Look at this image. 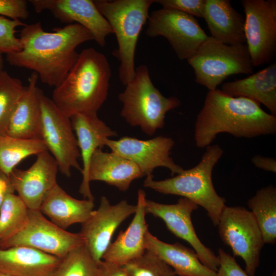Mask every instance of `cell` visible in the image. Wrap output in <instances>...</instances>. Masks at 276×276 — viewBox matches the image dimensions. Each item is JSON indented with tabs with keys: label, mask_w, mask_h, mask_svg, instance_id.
Returning a JSON list of instances; mask_svg holds the SVG:
<instances>
[{
	"label": "cell",
	"mask_w": 276,
	"mask_h": 276,
	"mask_svg": "<svg viewBox=\"0 0 276 276\" xmlns=\"http://www.w3.org/2000/svg\"><path fill=\"white\" fill-rule=\"evenodd\" d=\"M223 153L219 145H209L193 168L162 180H153V176L146 177L143 186L162 194L178 195L191 200L204 209L213 224L217 226L225 200L215 190L212 172Z\"/></svg>",
	"instance_id": "4"
},
{
	"label": "cell",
	"mask_w": 276,
	"mask_h": 276,
	"mask_svg": "<svg viewBox=\"0 0 276 276\" xmlns=\"http://www.w3.org/2000/svg\"><path fill=\"white\" fill-rule=\"evenodd\" d=\"M28 3L26 0H0V16L13 20L26 19L29 15Z\"/></svg>",
	"instance_id": "35"
},
{
	"label": "cell",
	"mask_w": 276,
	"mask_h": 276,
	"mask_svg": "<svg viewBox=\"0 0 276 276\" xmlns=\"http://www.w3.org/2000/svg\"><path fill=\"white\" fill-rule=\"evenodd\" d=\"M70 119L82 161V180L79 191L85 199L94 200L88 179L91 158L97 149L105 146L107 139L117 136V133L101 120L97 113L76 114Z\"/></svg>",
	"instance_id": "18"
},
{
	"label": "cell",
	"mask_w": 276,
	"mask_h": 276,
	"mask_svg": "<svg viewBox=\"0 0 276 276\" xmlns=\"http://www.w3.org/2000/svg\"><path fill=\"white\" fill-rule=\"evenodd\" d=\"M29 210L18 195L11 193L6 196L0 209V242L13 236L24 227Z\"/></svg>",
	"instance_id": "29"
},
{
	"label": "cell",
	"mask_w": 276,
	"mask_h": 276,
	"mask_svg": "<svg viewBox=\"0 0 276 276\" xmlns=\"http://www.w3.org/2000/svg\"><path fill=\"white\" fill-rule=\"evenodd\" d=\"M26 87L7 71L0 73V135L6 134L12 114Z\"/></svg>",
	"instance_id": "30"
},
{
	"label": "cell",
	"mask_w": 276,
	"mask_h": 276,
	"mask_svg": "<svg viewBox=\"0 0 276 276\" xmlns=\"http://www.w3.org/2000/svg\"><path fill=\"white\" fill-rule=\"evenodd\" d=\"M136 209V205L130 204L126 200L112 205L106 196L101 197L98 208L82 223L80 232L84 245L97 263L102 260L116 229L134 214Z\"/></svg>",
	"instance_id": "15"
},
{
	"label": "cell",
	"mask_w": 276,
	"mask_h": 276,
	"mask_svg": "<svg viewBox=\"0 0 276 276\" xmlns=\"http://www.w3.org/2000/svg\"><path fill=\"white\" fill-rule=\"evenodd\" d=\"M83 244L80 233L67 232L48 220L40 210H29L24 227L13 236L1 241L0 248L27 246L62 259Z\"/></svg>",
	"instance_id": "10"
},
{
	"label": "cell",
	"mask_w": 276,
	"mask_h": 276,
	"mask_svg": "<svg viewBox=\"0 0 276 276\" xmlns=\"http://www.w3.org/2000/svg\"><path fill=\"white\" fill-rule=\"evenodd\" d=\"M198 208L197 204L184 197L170 204L146 199L144 207L146 214L162 219L172 233L192 246L204 266L217 272L219 266L218 256L201 242L192 223L191 214Z\"/></svg>",
	"instance_id": "13"
},
{
	"label": "cell",
	"mask_w": 276,
	"mask_h": 276,
	"mask_svg": "<svg viewBox=\"0 0 276 276\" xmlns=\"http://www.w3.org/2000/svg\"><path fill=\"white\" fill-rule=\"evenodd\" d=\"M146 250L155 254L178 276H216V272L204 266L194 250L181 244L163 242L148 231L145 238Z\"/></svg>",
	"instance_id": "26"
},
{
	"label": "cell",
	"mask_w": 276,
	"mask_h": 276,
	"mask_svg": "<svg viewBox=\"0 0 276 276\" xmlns=\"http://www.w3.org/2000/svg\"><path fill=\"white\" fill-rule=\"evenodd\" d=\"M41 137L47 150L56 161L58 170L66 177L72 168L80 171V153L70 118L65 115L52 100L40 94Z\"/></svg>",
	"instance_id": "9"
},
{
	"label": "cell",
	"mask_w": 276,
	"mask_h": 276,
	"mask_svg": "<svg viewBox=\"0 0 276 276\" xmlns=\"http://www.w3.org/2000/svg\"><path fill=\"white\" fill-rule=\"evenodd\" d=\"M57 163L48 150L37 155L27 169L14 168L9 178L15 192L31 210H40L47 193L57 183Z\"/></svg>",
	"instance_id": "16"
},
{
	"label": "cell",
	"mask_w": 276,
	"mask_h": 276,
	"mask_svg": "<svg viewBox=\"0 0 276 276\" xmlns=\"http://www.w3.org/2000/svg\"><path fill=\"white\" fill-rule=\"evenodd\" d=\"M14 192L9 176L0 170V209L6 196Z\"/></svg>",
	"instance_id": "39"
},
{
	"label": "cell",
	"mask_w": 276,
	"mask_h": 276,
	"mask_svg": "<svg viewBox=\"0 0 276 276\" xmlns=\"http://www.w3.org/2000/svg\"><path fill=\"white\" fill-rule=\"evenodd\" d=\"M247 205L259 227L264 243L276 242V188L272 185L258 190Z\"/></svg>",
	"instance_id": "27"
},
{
	"label": "cell",
	"mask_w": 276,
	"mask_h": 276,
	"mask_svg": "<svg viewBox=\"0 0 276 276\" xmlns=\"http://www.w3.org/2000/svg\"><path fill=\"white\" fill-rule=\"evenodd\" d=\"M4 58L3 54L0 53V73L4 71Z\"/></svg>",
	"instance_id": "40"
},
{
	"label": "cell",
	"mask_w": 276,
	"mask_h": 276,
	"mask_svg": "<svg viewBox=\"0 0 276 276\" xmlns=\"http://www.w3.org/2000/svg\"><path fill=\"white\" fill-rule=\"evenodd\" d=\"M20 51L6 55L12 66L35 72L41 82L58 86L76 61L80 44L94 40L92 34L78 24L45 31L40 22L26 25L20 31Z\"/></svg>",
	"instance_id": "1"
},
{
	"label": "cell",
	"mask_w": 276,
	"mask_h": 276,
	"mask_svg": "<svg viewBox=\"0 0 276 276\" xmlns=\"http://www.w3.org/2000/svg\"><path fill=\"white\" fill-rule=\"evenodd\" d=\"M146 199L145 193L140 189L132 221L126 230L121 232L116 240L110 244L103 256V260L123 266L145 252V238L149 231L145 220Z\"/></svg>",
	"instance_id": "19"
},
{
	"label": "cell",
	"mask_w": 276,
	"mask_h": 276,
	"mask_svg": "<svg viewBox=\"0 0 276 276\" xmlns=\"http://www.w3.org/2000/svg\"><path fill=\"white\" fill-rule=\"evenodd\" d=\"M61 260L27 246L0 248V272L11 276H53Z\"/></svg>",
	"instance_id": "21"
},
{
	"label": "cell",
	"mask_w": 276,
	"mask_h": 276,
	"mask_svg": "<svg viewBox=\"0 0 276 276\" xmlns=\"http://www.w3.org/2000/svg\"><path fill=\"white\" fill-rule=\"evenodd\" d=\"M219 266L216 276H249L236 262L234 257L222 248L218 250Z\"/></svg>",
	"instance_id": "36"
},
{
	"label": "cell",
	"mask_w": 276,
	"mask_h": 276,
	"mask_svg": "<svg viewBox=\"0 0 276 276\" xmlns=\"http://www.w3.org/2000/svg\"><path fill=\"white\" fill-rule=\"evenodd\" d=\"M217 226L222 242L230 247L234 256L243 260L245 272L255 276L265 243L251 212L242 206L225 205Z\"/></svg>",
	"instance_id": "8"
},
{
	"label": "cell",
	"mask_w": 276,
	"mask_h": 276,
	"mask_svg": "<svg viewBox=\"0 0 276 276\" xmlns=\"http://www.w3.org/2000/svg\"><path fill=\"white\" fill-rule=\"evenodd\" d=\"M53 276H97V263L83 244L61 259Z\"/></svg>",
	"instance_id": "31"
},
{
	"label": "cell",
	"mask_w": 276,
	"mask_h": 276,
	"mask_svg": "<svg viewBox=\"0 0 276 276\" xmlns=\"http://www.w3.org/2000/svg\"><path fill=\"white\" fill-rule=\"evenodd\" d=\"M47 150L41 139H24L0 135V170L9 176L27 157Z\"/></svg>",
	"instance_id": "28"
},
{
	"label": "cell",
	"mask_w": 276,
	"mask_h": 276,
	"mask_svg": "<svg viewBox=\"0 0 276 276\" xmlns=\"http://www.w3.org/2000/svg\"><path fill=\"white\" fill-rule=\"evenodd\" d=\"M96 7L115 34L118 49L112 53L120 62L119 76L124 85L134 76L135 49L141 31L148 21L155 0H95Z\"/></svg>",
	"instance_id": "5"
},
{
	"label": "cell",
	"mask_w": 276,
	"mask_h": 276,
	"mask_svg": "<svg viewBox=\"0 0 276 276\" xmlns=\"http://www.w3.org/2000/svg\"><path fill=\"white\" fill-rule=\"evenodd\" d=\"M0 276H11V275L0 272Z\"/></svg>",
	"instance_id": "41"
},
{
	"label": "cell",
	"mask_w": 276,
	"mask_h": 276,
	"mask_svg": "<svg viewBox=\"0 0 276 276\" xmlns=\"http://www.w3.org/2000/svg\"><path fill=\"white\" fill-rule=\"evenodd\" d=\"M144 176L140 168L130 160L113 152L97 149L89 166L88 179L102 181L121 191H127L132 181Z\"/></svg>",
	"instance_id": "22"
},
{
	"label": "cell",
	"mask_w": 276,
	"mask_h": 276,
	"mask_svg": "<svg viewBox=\"0 0 276 276\" xmlns=\"http://www.w3.org/2000/svg\"><path fill=\"white\" fill-rule=\"evenodd\" d=\"M94 206V200L75 198L57 183L45 196L40 211L54 224L65 229L74 224L85 222Z\"/></svg>",
	"instance_id": "24"
},
{
	"label": "cell",
	"mask_w": 276,
	"mask_h": 276,
	"mask_svg": "<svg viewBox=\"0 0 276 276\" xmlns=\"http://www.w3.org/2000/svg\"><path fill=\"white\" fill-rule=\"evenodd\" d=\"M123 267L128 276H176L170 266L147 250L142 256Z\"/></svg>",
	"instance_id": "32"
},
{
	"label": "cell",
	"mask_w": 276,
	"mask_h": 276,
	"mask_svg": "<svg viewBox=\"0 0 276 276\" xmlns=\"http://www.w3.org/2000/svg\"><path fill=\"white\" fill-rule=\"evenodd\" d=\"M251 160L256 167L265 171L276 172V161L274 158L256 155L252 158Z\"/></svg>",
	"instance_id": "38"
},
{
	"label": "cell",
	"mask_w": 276,
	"mask_h": 276,
	"mask_svg": "<svg viewBox=\"0 0 276 276\" xmlns=\"http://www.w3.org/2000/svg\"><path fill=\"white\" fill-rule=\"evenodd\" d=\"M111 68L105 55L93 48H86L62 81L55 88L51 99L66 116L95 113L107 97Z\"/></svg>",
	"instance_id": "3"
},
{
	"label": "cell",
	"mask_w": 276,
	"mask_h": 276,
	"mask_svg": "<svg viewBox=\"0 0 276 276\" xmlns=\"http://www.w3.org/2000/svg\"><path fill=\"white\" fill-rule=\"evenodd\" d=\"M222 132L245 138L274 134L276 116L250 99L231 97L219 89L209 91L195 122L196 145L207 147Z\"/></svg>",
	"instance_id": "2"
},
{
	"label": "cell",
	"mask_w": 276,
	"mask_h": 276,
	"mask_svg": "<svg viewBox=\"0 0 276 276\" xmlns=\"http://www.w3.org/2000/svg\"><path fill=\"white\" fill-rule=\"evenodd\" d=\"M26 24L19 20H13L0 16V53L9 54L21 49L19 38L15 36L16 28Z\"/></svg>",
	"instance_id": "33"
},
{
	"label": "cell",
	"mask_w": 276,
	"mask_h": 276,
	"mask_svg": "<svg viewBox=\"0 0 276 276\" xmlns=\"http://www.w3.org/2000/svg\"><path fill=\"white\" fill-rule=\"evenodd\" d=\"M203 18L211 37L227 45L245 44V17L229 0H206Z\"/></svg>",
	"instance_id": "23"
},
{
	"label": "cell",
	"mask_w": 276,
	"mask_h": 276,
	"mask_svg": "<svg viewBox=\"0 0 276 276\" xmlns=\"http://www.w3.org/2000/svg\"><path fill=\"white\" fill-rule=\"evenodd\" d=\"M105 146L112 152L134 163L144 176H151L157 167L168 169L172 175L180 173L184 170L176 164L170 156L174 141L171 138L157 136L148 140L124 136L118 140L107 139Z\"/></svg>",
	"instance_id": "14"
},
{
	"label": "cell",
	"mask_w": 276,
	"mask_h": 276,
	"mask_svg": "<svg viewBox=\"0 0 276 276\" xmlns=\"http://www.w3.org/2000/svg\"><path fill=\"white\" fill-rule=\"evenodd\" d=\"M38 80L37 74L32 72L28 78V85L12 114L6 135L24 139H41L42 90L37 86Z\"/></svg>",
	"instance_id": "20"
},
{
	"label": "cell",
	"mask_w": 276,
	"mask_h": 276,
	"mask_svg": "<svg viewBox=\"0 0 276 276\" xmlns=\"http://www.w3.org/2000/svg\"><path fill=\"white\" fill-rule=\"evenodd\" d=\"M34 11H49L61 22L78 24L92 34L94 40L101 47L106 44L108 35L113 33L106 18L91 0H29Z\"/></svg>",
	"instance_id": "17"
},
{
	"label": "cell",
	"mask_w": 276,
	"mask_h": 276,
	"mask_svg": "<svg viewBox=\"0 0 276 276\" xmlns=\"http://www.w3.org/2000/svg\"><path fill=\"white\" fill-rule=\"evenodd\" d=\"M233 97H243L262 104L276 116V63L244 79L227 82L221 89Z\"/></svg>",
	"instance_id": "25"
},
{
	"label": "cell",
	"mask_w": 276,
	"mask_h": 276,
	"mask_svg": "<svg viewBox=\"0 0 276 276\" xmlns=\"http://www.w3.org/2000/svg\"><path fill=\"white\" fill-rule=\"evenodd\" d=\"M97 276H128L123 266L101 260L97 263Z\"/></svg>",
	"instance_id": "37"
},
{
	"label": "cell",
	"mask_w": 276,
	"mask_h": 276,
	"mask_svg": "<svg viewBox=\"0 0 276 276\" xmlns=\"http://www.w3.org/2000/svg\"><path fill=\"white\" fill-rule=\"evenodd\" d=\"M147 22L146 34L165 37L180 60L192 57L208 37L194 16L175 9L154 10Z\"/></svg>",
	"instance_id": "11"
},
{
	"label": "cell",
	"mask_w": 276,
	"mask_h": 276,
	"mask_svg": "<svg viewBox=\"0 0 276 276\" xmlns=\"http://www.w3.org/2000/svg\"><path fill=\"white\" fill-rule=\"evenodd\" d=\"M206 0H156L163 8L175 9L193 16L202 17Z\"/></svg>",
	"instance_id": "34"
},
{
	"label": "cell",
	"mask_w": 276,
	"mask_h": 276,
	"mask_svg": "<svg viewBox=\"0 0 276 276\" xmlns=\"http://www.w3.org/2000/svg\"><path fill=\"white\" fill-rule=\"evenodd\" d=\"M187 61L194 70L196 82L209 91L217 89L231 75L252 74L254 68L246 44L227 45L211 36Z\"/></svg>",
	"instance_id": "7"
},
{
	"label": "cell",
	"mask_w": 276,
	"mask_h": 276,
	"mask_svg": "<svg viewBox=\"0 0 276 276\" xmlns=\"http://www.w3.org/2000/svg\"><path fill=\"white\" fill-rule=\"evenodd\" d=\"M118 99L123 105L122 117L150 136L164 127L166 113L180 105L177 98L166 97L154 86L145 64L135 68L134 77Z\"/></svg>",
	"instance_id": "6"
},
{
	"label": "cell",
	"mask_w": 276,
	"mask_h": 276,
	"mask_svg": "<svg viewBox=\"0 0 276 276\" xmlns=\"http://www.w3.org/2000/svg\"><path fill=\"white\" fill-rule=\"evenodd\" d=\"M244 34L254 67L270 63L276 51V1L242 0Z\"/></svg>",
	"instance_id": "12"
}]
</instances>
